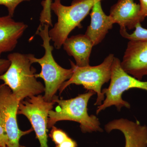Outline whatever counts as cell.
<instances>
[{"label":"cell","mask_w":147,"mask_h":147,"mask_svg":"<svg viewBox=\"0 0 147 147\" xmlns=\"http://www.w3.org/2000/svg\"><path fill=\"white\" fill-rule=\"evenodd\" d=\"M9 67L0 75V80L9 87L20 101L45 91V86L37 80L36 69L32 66L28 54L11 53L7 56Z\"/></svg>","instance_id":"1"},{"label":"cell","mask_w":147,"mask_h":147,"mask_svg":"<svg viewBox=\"0 0 147 147\" xmlns=\"http://www.w3.org/2000/svg\"><path fill=\"white\" fill-rule=\"evenodd\" d=\"M50 26L47 24L40 25L36 34L38 35L42 40V46L45 54L42 58H37L32 54H28L32 63H38L41 66L40 73L36 74V78H41L45 83V94L43 96L46 101L51 102L56 97V94L62 84L71 78L73 74L72 68H63L55 61L53 57V46L50 45L51 40L49 34Z\"/></svg>","instance_id":"2"},{"label":"cell","mask_w":147,"mask_h":147,"mask_svg":"<svg viewBox=\"0 0 147 147\" xmlns=\"http://www.w3.org/2000/svg\"><path fill=\"white\" fill-rule=\"evenodd\" d=\"M96 93L92 90L79 94L74 98L63 100L57 96L53 101L57 104L55 110H50L48 114L47 128H52L55 123L61 121H70L80 124L81 131L84 133L102 132L99 119L96 116L89 115L88 113V102Z\"/></svg>","instance_id":"3"},{"label":"cell","mask_w":147,"mask_h":147,"mask_svg":"<svg viewBox=\"0 0 147 147\" xmlns=\"http://www.w3.org/2000/svg\"><path fill=\"white\" fill-rule=\"evenodd\" d=\"M99 1L102 0H73L70 6L63 5L61 0L52 2L51 10L57 15V22L49 30V34L56 49H60L73 30L82 27L81 22Z\"/></svg>","instance_id":"4"},{"label":"cell","mask_w":147,"mask_h":147,"mask_svg":"<svg viewBox=\"0 0 147 147\" xmlns=\"http://www.w3.org/2000/svg\"><path fill=\"white\" fill-rule=\"evenodd\" d=\"M115 57L110 54L99 65L91 66H78L70 61L73 73L70 79L66 81L59 90L60 94L71 84L82 85L88 90H92L97 94V97L95 105H100L105 99L102 92V87L110 80L112 65Z\"/></svg>","instance_id":"5"},{"label":"cell","mask_w":147,"mask_h":147,"mask_svg":"<svg viewBox=\"0 0 147 147\" xmlns=\"http://www.w3.org/2000/svg\"><path fill=\"white\" fill-rule=\"evenodd\" d=\"M132 88L147 91V81L142 82L126 73L121 66L120 60L115 57L112 65L110 85L108 88L102 90L106 98L102 104L98 106L96 115L113 105L119 112L123 107L130 108V104L123 100L122 96L124 92Z\"/></svg>","instance_id":"6"},{"label":"cell","mask_w":147,"mask_h":147,"mask_svg":"<svg viewBox=\"0 0 147 147\" xmlns=\"http://www.w3.org/2000/svg\"><path fill=\"white\" fill-rule=\"evenodd\" d=\"M54 101H46L41 94L27 98L20 101L17 115L26 116L31 124L40 147H48L47 145V122L48 114L53 110Z\"/></svg>","instance_id":"7"},{"label":"cell","mask_w":147,"mask_h":147,"mask_svg":"<svg viewBox=\"0 0 147 147\" xmlns=\"http://www.w3.org/2000/svg\"><path fill=\"white\" fill-rule=\"evenodd\" d=\"M20 102L9 87L5 84L0 85V114L6 134L7 147H19L21 137L34 130L32 128L22 131L18 127L17 115Z\"/></svg>","instance_id":"8"},{"label":"cell","mask_w":147,"mask_h":147,"mask_svg":"<svg viewBox=\"0 0 147 147\" xmlns=\"http://www.w3.org/2000/svg\"><path fill=\"white\" fill-rule=\"evenodd\" d=\"M126 73L139 80L147 76V40H129L121 61Z\"/></svg>","instance_id":"9"},{"label":"cell","mask_w":147,"mask_h":147,"mask_svg":"<svg viewBox=\"0 0 147 147\" xmlns=\"http://www.w3.org/2000/svg\"><path fill=\"white\" fill-rule=\"evenodd\" d=\"M105 129L108 133L113 130L121 131L125 139V147H147V126L142 125L138 121L114 120L105 125Z\"/></svg>","instance_id":"10"},{"label":"cell","mask_w":147,"mask_h":147,"mask_svg":"<svg viewBox=\"0 0 147 147\" xmlns=\"http://www.w3.org/2000/svg\"><path fill=\"white\" fill-rule=\"evenodd\" d=\"M109 16L113 24L129 30L135 28L146 18L142 14L140 4L134 0H118L111 7Z\"/></svg>","instance_id":"11"},{"label":"cell","mask_w":147,"mask_h":147,"mask_svg":"<svg viewBox=\"0 0 147 147\" xmlns=\"http://www.w3.org/2000/svg\"><path fill=\"white\" fill-rule=\"evenodd\" d=\"M27 28L26 24L15 21L10 15L0 17V58L3 53L14 50Z\"/></svg>","instance_id":"12"},{"label":"cell","mask_w":147,"mask_h":147,"mask_svg":"<svg viewBox=\"0 0 147 147\" xmlns=\"http://www.w3.org/2000/svg\"><path fill=\"white\" fill-rule=\"evenodd\" d=\"M101 1L97 2L92 8L90 24L85 34L91 40L94 46L102 42L114 24L110 16L103 11Z\"/></svg>","instance_id":"13"},{"label":"cell","mask_w":147,"mask_h":147,"mask_svg":"<svg viewBox=\"0 0 147 147\" xmlns=\"http://www.w3.org/2000/svg\"><path fill=\"white\" fill-rule=\"evenodd\" d=\"M64 50L69 56L73 57L76 65H90V58L94 46L90 39L85 34H79L67 38L64 42Z\"/></svg>","instance_id":"14"},{"label":"cell","mask_w":147,"mask_h":147,"mask_svg":"<svg viewBox=\"0 0 147 147\" xmlns=\"http://www.w3.org/2000/svg\"><path fill=\"white\" fill-rule=\"evenodd\" d=\"M135 30L132 33L129 34L125 28H120V33L121 36L129 40L147 41V29L143 28L141 24H138L135 27Z\"/></svg>","instance_id":"15"},{"label":"cell","mask_w":147,"mask_h":147,"mask_svg":"<svg viewBox=\"0 0 147 147\" xmlns=\"http://www.w3.org/2000/svg\"><path fill=\"white\" fill-rule=\"evenodd\" d=\"M52 2V0H44L41 2V5L43 7L40 17L41 26L47 24L50 26H53L51 18V5Z\"/></svg>","instance_id":"16"},{"label":"cell","mask_w":147,"mask_h":147,"mask_svg":"<svg viewBox=\"0 0 147 147\" xmlns=\"http://www.w3.org/2000/svg\"><path fill=\"white\" fill-rule=\"evenodd\" d=\"M52 128L49 137L56 146L61 144L69 138L68 134L60 129L57 128L55 126H53Z\"/></svg>","instance_id":"17"},{"label":"cell","mask_w":147,"mask_h":147,"mask_svg":"<svg viewBox=\"0 0 147 147\" xmlns=\"http://www.w3.org/2000/svg\"><path fill=\"white\" fill-rule=\"evenodd\" d=\"M30 0H0V5H3L7 8L8 15L13 17L15 9L21 3Z\"/></svg>","instance_id":"18"},{"label":"cell","mask_w":147,"mask_h":147,"mask_svg":"<svg viewBox=\"0 0 147 147\" xmlns=\"http://www.w3.org/2000/svg\"><path fill=\"white\" fill-rule=\"evenodd\" d=\"M7 138L5 129L2 125H0V147L7 146Z\"/></svg>","instance_id":"19"},{"label":"cell","mask_w":147,"mask_h":147,"mask_svg":"<svg viewBox=\"0 0 147 147\" xmlns=\"http://www.w3.org/2000/svg\"><path fill=\"white\" fill-rule=\"evenodd\" d=\"M10 64V62L8 59H1L0 58V75L7 71Z\"/></svg>","instance_id":"20"},{"label":"cell","mask_w":147,"mask_h":147,"mask_svg":"<svg viewBox=\"0 0 147 147\" xmlns=\"http://www.w3.org/2000/svg\"><path fill=\"white\" fill-rule=\"evenodd\" d=\"M77 144L74 140L70 137L61 144L57 145L55 147H77Z\"/></svg>","instance_id":"21"},{"label":"cell","mask_w":147,"mask_h":147,"mask_svg":"<svg viewBox=\"0 0 147 147\" xmlns=\"http://www.w3.org/2000/svg\"><path fill=\"white\" fill-rule=\"evenodd\" d=\"M142 14L145 18L147 16V0H139Z\"/></svg>","instance_id":"22"},{"label":"cell","mask_w":147,"mask_h":147,"mask_svg":"<svg viewBox=\"0 0 147 147\" xmlns=\"http://www.w3.org/2000/svg\"><path fill=\"white\" fill-rule=\"evenodd\" d=\"M0 125H3L2 120L1 117V114H0Z\"/></svg>","instance_id":"23"},{"label":"cell","mask_w":147,"mask_h":147,"mask_svg":"<svg viewBox=\"0 0 147 147\" xmlns=\"http://www.w3.org/2000/svg\"><path fill=\"white\" fill-rule=\"evenodd\" d=\"M19 147H26L24 146H21V145H20V146H19Z\"/></svg>","instance_id":"24"}]
</instances>
